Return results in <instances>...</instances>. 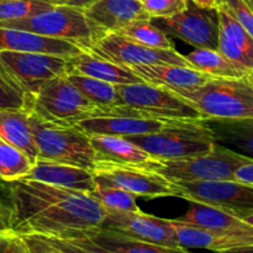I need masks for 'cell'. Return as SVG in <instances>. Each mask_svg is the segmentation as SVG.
Returning <instances> with one entry per match:
<instances>
[{"label":"cell","instance_id":"obj_2","mask_svg":"<svg viewBox=\"0 0 253 253\" xmlns=\"http://www.w3.org/2000/svg\"><path fill=\"white\" fill-rule=\"evenodd\" d=\"M125 138L157 162L203 155L217 143L204 120H172L157 132Z\"/></svg>","mask_w":253,"mask_h":253},{"label":"cell","instance_id":"obj_24","mask_svg":"<svg viewBox=\"0 0 253 253\" xmlns=\"http://www.w3.org/2000/svg\"><path fill=\"white\" fill-rule=\"evenodd\" d=\"M96 161L152 168L157 165L147 152L121 136L89 135Z\"/></svg>","mask_w":253,"mask_h":253},{"label":"cell","instance_id":"obj_34","mask_svg":"<svg viewBox=\"0 0 253 253\" xmlns=\"http://www.w3.org/2000/svg\"><path fill=\"white\" fill-rule=\"evenodd\" d=\"M51 6L41 0H0V21L34 16Z\"/></svg>","mask_w":253,"mask_h":253},{"label":"cell","instance_id":"obj_16","mask_svg":"<svg viewBox=\"0 0 253 253\" xmlns=\"http://www.w3.org/2000/svg\"><path fill=\"white\" fill-rule=\"evenodd\" d=\"M179 246L227 253L253 249V232H229L204 229L178 220H169Z\"/></svg>","mask_w":253,"mask_h":253},{"label":"cell","instance_id":"obj_39","mask_svg":"<svg viewBox=\"0 0 253 253\" xmlns=\"http://www.w3.org/2000/svg\"><path fill=\"white\" fill-rule=\"evenodd\" d=\"M21 236L24 237L26 244L29 245L31 253H67L59 250L58 247L48 244L37 235H21Z\"/></svg>","mask_w":253,"mask_h":253},{"label":"cell","instance_id":"obj_27","mask_svg":"<svg viewBox=\"0 0 253 253\" xmlns=\"http://www.w3.org/2000/svg\"><path fill=\"white\" fill-rule=\"evenodd\" d=\"M184 57L192 68L215 78H242L253 74V72L230 61L217 49L195 48Z\"/></svg>","mask_w":253,"mask_h":253},{"label":"cell","instance_id":"obj_43","mask_svg":"<svg viewBox=\"0 0 253 253\" xmlns=\"http://www.w3.org/2000/svg\"><path fill=\"white\" fill-rule=\"evenodd\" d=\"M195 5L204 9H212L216 5V0H192Z\"/></svg>","mask_w":253,"mask_h":253},{"label":"cell","instance_id":"obj_17","mask_svg":"<svg viewBox=\"0 0 253 253\" xmlns=\"http://www.w3.org/2000/svg\"><path fill=\"white\" fill-rule=\"evenodd\" d=\"M167 120L145 118V116L121 115V114H108V115L86 118L77 124L86 135H111L130 137V136L148 135L157 132L167 124Z\"/></svg>","mask_w":253,"mask_h":253},{"label":"cell","instance_id":"obj_31","mask_svg":"<svg viewBox=\"0 0 253 253\" xmlns=\"http://www.w3.org/2000/svg\"><path fill=\"white\" fill-rule=\"evenodd\" d=\"M116 34L125 36L132 41L138 42L145 46L160 49H174L172 41L168 35L158 29L151 20H137L127 26L119 30Z\"/></svg>","mask_w":253,"mask_h":253},{"label":"cell","instance_id":"obj_26","mask_svg":"<svg viewBox=\"0 0 253 253\" xmlns=\"http://www.w3.org/2000/svg\"><path fill=\"white\" fill-rule=\"evenodd\" d=\"M25 110H0V138L24 152L32 163L37 161V146Z\"/></svg>","mask_w":253,"mask_h":253},{"label":"cell","instance_id":"obj_6","mask_svg":"<svg viewBox=\"0 0 253 253\" xmlns=\"http://www.w3.org/2000/svg\"><path fill=\"white\" fill-rule=\"evenodd\" d=\"M249 156L216 143L211 151L177 161H162L151 169L172 183L194 180H232L235 168Z\"/></svg>","mask_w":253,"mask_h":253},{"label":"cell","instance_id":"obj_29","mask_svg":"<svg viewBox=\"0 0 253 253\" xmlns=\"http://www.w3.org/2000/svg\"><path fill=\"white\" fill-rule=\"evenodd\" d=\"M214 135L217 143L220 141L237 146L244 151L245 156L252 157L253 153V125L252 119L245 120H204Z\"/></svg>","mask_w":253,"mask_h":253},{"label":"cell","instance_id":"obj_28","mask_svg":"<svg viewBox=\"0 0 253 253\" xmlns=\"http://www.w3.org/2000/svg\"><path fill=\"white\" fill-rule=\"evenodd\" d=\"M66 78L98 109L99 111H108L115 106L123 105L116 85L91 77L78 73H68Z\"/></svg>","mask_w":253,"mask_h":253},{"label":"cell","instance_id":"obj_32","mask_svg":"<svg viewBox=\"0 0 253 253\" xmlns=\"http://www.w3.org/2000/svg\"><path fill=\"white\" fill-rule=\"evenodd\" d=\"M32 166L34 163L24 152L0 138V179L12 182L25 178Z\"/></svg>","mask_w":253,"mask_h":253},{"label":"cell","instance_id":"obj_30","mask_svg":"<svg viewBox=\"0 0 253 253\" xmlns=\"http://www.w3.org/2000/svg\"><path fill=\"white\" fill-rule=\"evenodd\" d=\"M32 96L0 59V110L31 111Z\"/></svg>","mask_w":253,"mask_h":253},{"label":"cell","instance_id":"obj_37","mask_svg":"<svg viewBox=\"0 0 253 253\" xmlns=\"http://www.w3.org/2000/svg\"><path fill=\"white\" fill-rule=\"evenodd\" d=\"M0 253H31L21 235L14 231L0 234Z\"/></svg>","mask_w":253,"mask_h":253},{"label":"cell","instance_id":"obj_15","mask_svg":"<svg viewBox=\"0 0 253 253\" xmlns=\"http://www.w3.org/2000/svg\"><path fill=\"white\" fill-rule=\"evenodd\" d=\"M52 237L66 240L77 246L96 253H194L188 251L184 247L173 249V247L158 246L147 242L136 241L101 229L69 231L59 236Z\"/></svg>","mask_w":253,"mask_h":253},{"label":"cell","instance_id":"obj_7","mask_svg":"<svg viewBox=\"0 0 253 253\" xmlns=\"http://www.w3.org/2000/svg\"><path fill=\"white\" fill-rule=\"evenodd\" d=\"M123 105L138 111L146 118L158 120H203L197 109L174 91L140 82L116 85Z\"/></svg>","mask_w":253,"mask_h":253},{"label":"cell","instance_id":"obj_5","mask_svg":"<svg viewBox=\"0 0 253 253\" xmlns=\"http://www.w3.org/2000/svg\"><path fill=\"white\" fill-rule=\"evenodd\" d=\"M29 119L37 146V160L76 166L93 172L96 158L89 135L77 126L48 123L32 113Z\"/></svg>","mask_w":253,"mask_h":253},{"label":"cell","instance_id":"obj_38","mask_svg":"<svg viewBox=\"0 0 253 253\" xmlns=\"http://www.w3.org/2000/svg\"><path fill=\"white\" fill-rule=\"evenodd\" d=\"M232 180L239 184L253 188V160L249 157L246 161L240 163L232 173Z\"/></svg>","mask_w":253,"mask_h":253},{"label":"cell","instance_id":"obj_11","mask_svg":"<svg viewBox=\"0 0 253 253\" xmlns=\"http://www.w3.org/2000/svg\"><path fill=\"white\" fill-rule=\"evenodd\" d=\"M91 53L116 64L126 67L153 66V64H173L190 67L184 54L177 49H160L145 46L125 36L108 32L94 43Z\"/></svg>","mask_w":253,"mask_h":253},{"label":"cell","instance_id":"obj_10","mask_svg":"<svg viewBox=\"0 0 253 253\" xmlns=\"http://www.w3.org/2000/svg\"><path fill=\"white\" fill-rule=\"evenodd\" d=\"M151 21L166 35L182 40L195 48L217 49L219 17L216 7L204 9L188 0L183 11L169 17L151 19Z\"/></svg>","mask_w":253,"mask_h":253},{"label":"cell","instance_id":"obj_21","mask_svg":"<svg viewBox=\"0 0 253 253\" xmlns=\"http://www.w3.org/2000/svg\"><path fill=\"white\" fill-rule=\"evenodd\" d=\"M1 51L46 53L62 57H73L83 52L76 44L63 40L52 39L22 30L0 27V52Z\"/></svg>","mask_w":253,"mask_h":253},{"label":"cell","instance_id":"obj_22","mask_svg":"<svg viewBox=\"0 0 253 253\" xmlns=\"http://www.w3.org/2000/svg\"><path fill=\"white\" fill-rule=\"evenodd\" d=\"M25 178L91 194L95 180L91 170L71 165L37 160Z\"/></svg>","mask_w":253,"mask_h":253},{"label":"cell","instance_id":"obj_41","mask_svg":"<svg viewBox=\"0 0 253 253\" xmlns=\"http://www.w3.org/2000/svg\"><path fill=\"white\" fill-rule=\"evenodd\" d=\"M47 2L52 6H72L79 7V9H85L86 6L94 2L95 0H41Z\"/></svg>","mask_w":253,"mask_h":253},{"label":"cell","instance_id":"obj_20","mask_svg":"<svg viewBox=\"0 0 253 253\" xmlns=\"http://www.w3.org/2000/svg\"><path fill=\"white\" fill-rule=\"evenodd\" d=\"M143 82L165 86L178 95L192 91L202 86L211 77L192 67L173 64H153V66L128 67Z\"/></svg>","mask_w":253,"mask_h":253},{"label":"cell","instance_id":"obj_13","mask_svg":"<svg viewBox=\"0 0 253 253\" xmlns=\"http://www.w3.org/2000/svg\"><path fill=\"white\" fill-rule=\"evenodd\" d=\"M178 197L192 203L239 212L253 220V188L234 180H194L174 183Z\"/></svg>","mask_w":253,"mask_h":253},{"label":"cell","instance_id":"obj_9","mask_svg":"<svg viewBox=\"0 0 253 253\" xmlns=\"http://www.w3.org/2000/svg\"><path fill=\"white\" fill-rule=\"evenodd\" d=\"M93 174L98 182L120 188L135 197L152 199L179 194L174 183L146 167L96 161Z\"/></svg>","mask_w":253,"mask_h":253},{"label":"cell","instance_id":"obj_23","mask_svg":"<svg viewBox=\"0 0 253 253\" xmlns=\"http://www.w3.org/2000/svg\"><path fill=\"white\" fill-rule=\"evenodd\" d=\"M190 203L187 214L178 217V221L210 230L229 232H253L252 219L239 212L211 205Z\"/></svg>","mask_w":253,"mask_h":253},{"label":"cell","instance_id":"obj_4","mask_svg":"<svg viewBox=\"0 0 253 253\" xmlns=\"http://www.w3.org/2000/svg\"><path fill=\"white\" fill-rule=\"evenodd\" d=\"M0 27L63 40L76 44L84 52H90L94 43L105 35L85 16L83 9L72 6H51L34 16L0 21Z\"/></svg>","mask_w":253,"mask_h":253},{"label":"cell","instance_id":"obj_42","mask_svg":"<svg viewBox=\"0 0 253 253\" xmlns=\"http://www.w3.org/2000/svg\"><path fill=\"white\" fill-rule=\"evenodd\" d=\"M11 231L9 225V215H7V209L5 207L4 202L0 199V234Z\"/></svg>","mask_w":253,"mask_h":253},{"label":"cell","instance_id":"obj_8","mask_svg":"<svg viewBox=\"0 0 253 253\" xmlns=\"http://www.w3.org/2000/svg\"><path fill=\"white\" fill-rule=\"evenodd\" d=\"M98 109L64 77L53 79L32 98L30 113L48 123L76 126Z\"/></svg>","mask_w":253,"mask_h":253},{"label":"cell","instance_id":"obj_3","mask_svg":"<svg viewBox=\"0 0 253 253\" xmlns=\"http://www.w3.org/2000/svg\"><path fill=\"white\" fill-rule=\"evenodd\" d=\"M203 120L253 119V74L242 78L211 77L202 86L183 93Z\"/></svg>","mask_w":253,"mask_h":253},{"label":"cell","instance_id":"obj_14","mask_svg":"<svg viewBox=\"0 0 253 253\" xmlns=\"http://www.w3.org/2000/svg\"><path fill=\"white\" fill-rule=\"evenodd\" d=\"M99 229L158 246L182 247L169 220L145 214L141 210L133 212L105 209V217Z\"/></svg>","mask_w":253,"mask_h":253},{"label":"cell","instance_id":"obj_1","mask_svg":"<svg viewBox=\"0 0 253 253\" xmlns=\"http://www.w3.org/2000/svg\"><path fill=\"white\" fill-rule=\"evenodd\" d=\"M11 231L19 235L59 236L99 229L105 209L91 194L21 178L6 182Z\"/></svg>","mask_w":253,"mask_h":253},{"label":"cell","instance_id":"obj_12","mask_svg":"<svg viewBox=\"0 0 253 253\" xmlns=\"http://www.w3.org/2000/svg\"><path fill=\"white\" fill-rule=\"evenodd\" d=\"M0 59L32 98L49 82L69 73V57L1 51Z\"/></svg>","mask_w":253,"mask_h":253},{"label":"cell","instance_id":"obj_35","mask_svg":"<svg viewBox=\"0 0 253 253\" xmlns=\"http://www.w3.org/2000/svg\"><path fill=\"white\" fill-rule=\"evenodd\" d=\"M216 5L225 7L244 26V29L253 36L252 0H216Z\"/></svg>","mask_w":253,"mask_h":253},{"label":"cell","instance_id":"obj_40","mask_svg":"<svg viewBox=\"0 0 253 253\" xmlns=\"http://www.w3.org/2000/svg\"><path fill=\"white\" fill-rule=\"evenodd\" d=\"M37 236H40V235H37ZM40 237H42L44 241L53 245V246L58 247L59 250H62V251L67 253H96L93 251H89V250L86 249H83V247L81 246H77V245L66 241V240L58 239V237H52V236H40Z\"/></svg>","mask_w":253,"mask_h":253},{"label":"cell","instance_id":"obj_19","mask_svg":"<svg viewBox=\"0 0 253 253\" xmlns=\"http://www.w3.org/2000/svg\"><path fill=\"white\" fill-rule=\"evenodd\" d=\"M84 14L105 34L118 32L137 20H151L141 0H95Z\"/></svg>","mask_w":253,"mask_h":253},{"label":"cell","instance_id":"obj_36","mask_svg":"<svg viewBox=\"0 0 253 253\" xmlns=\"http://www.w3.org/2000/svg\"><path fill=\"white\" fill-rule=\"evenodd\" d=\"M146 14L150 19L169 17L183 11L188 0H141Z\"/></svg>","mask_w":253,"mask_h":253},{"label":"cell","instance_id":"obj_18","mask_svg":"<svg viewBox=\"0 0 253 253\" xmlns=\"http://www.w3.org/2000/svg\"><path fill=\"white\" fill-rule=\"evenodd\" d=\"M219 17L217 51L242 68L253 72V36L221 5H216Z\"/></svg>","mask_w":253,"mask_h":253},{"label":"cell","instance_id":"obj_25","mask_svg":"<svg viewBox=\"0 0 253 253\" xmlns=\"http://www.w3.org/2000/svg\"><path fill=\"white\" fill-rule=\"evenodd\" d=\"M82 74L91 77L114 85H124L143 82L136 76L128 67L120 66L114 62L104 59L91 52H81L73 57H69V73Z\"/></svg>","mask_w":253,"mask_h":253},{"label":"cell","instance_id":"obj_33","mask_svg":"<svg viewBox=\"0 0 253 253\" xmlns=\"http://www.w3.org/2000/svg\"><path fill=\"white\" fill-rule=\"evenodd\" d=\"M91 197L95 198L103 205L104 209L119 210V211H140L135 195L98 180H95V187L91 193Z\"/></svg>","mask_w":253,"mask_h":253}]
</instances>
